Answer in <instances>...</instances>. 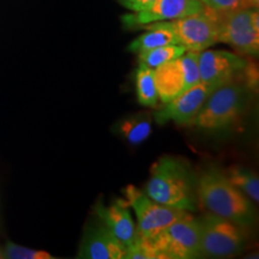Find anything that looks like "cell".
<instances>
[{
  "label": "cell",
  "mask_w": 259,
  "mask_h": 259,
  "mask_svg": "<svg viewBox=\"0 0 259 259\" xmlns=\"http://www.w3.org/2000/svg\"><path fill=\"white\" fill-rule=\"evenodd\" d=\"M144 193L163 205L194 211L198 205L197 177L183 158L163 156L155 162Z\"/></svg>",
  "instance_id": "cell-1"
},
{
  "label": "cell",
  "mask_w": 259,
  "mask_h": 259,
  "mask_svg": "<svg viewBox=\"0 0 259 259\" xmlns=\"http://www.w3.org/2000/svg\"><path fill=\"white\" fill-rule=\"evenodd\" d=\"M198 204L208 212L242 227L253 225L257 219L254 203L236 189L219 168L205 169L197 178Z\"/></svg>",
  "instance_id": "cell-2"
},
{
  "label": "cell",
  "mask_w": 259,
  "mask_h": 259,
  "mask_svg": "<svg viewBox=\"0 0 259 259\" xmlns=\"http://www.w3.org/2000/svg\"><path fill=\"white\" fill-rule=\"evenodd\" d=\"M247 101L246 87L233 80L223 84L210 93L192 125L208 132L226 131L241 118Z\"/></svg>",
  "instance_id": "cell-3"
},
{
  "label": "cell",
  "mask_w": 259,
  "mask_h": 259,
  "mask_svg": "<svg viewBox=\"0 0 259 259\" xmlns=\"http://www.w3.org/2000/svg\"><path fill=\"white\" fill-rule=\"evenodd\" d=\"M198 220L202 257L231 258L242 251L246 242L245 227L211 212L204 213Z\"/></svg>",
  "instance_id": "cell-4"
},
{
  "label": "cell",
  "mask_w": 259,
  "mask_h": 259,
  "mask_svg": "<svg viewBox=\"0 0 259 259\" xmlns=\"http://www.w3.org/2000/svg\"><path fill=\"white\" fill-rule=\"evenodd\" d=\"M124 197L130 208L134 209L138 235L145 240H151L171 223L191 215L190 211L157 203L134 185L125 187Z\"/></svg>",
  "instance_id": "cell-5"
},
{
  "label": "cell",
  "mask_w": 259,
  "mask_h": 259,
  "mask_svg": "<svg viewBox=\"0 0 259 259\" xmlns=\"http://www.w3.org/2000/svg\"><path fill=\"white\" fill-rule=\"evenodd\" d=\"M157 259H196L200 251L199 220L192 215L176 221L149 240Z\"/></svg>",
  "instance_id": "cell-6"
},
{
  "label": "cell",
  "mask_w": 259,
  "mask_h": 259,
  "mask_svg": "<svg viewBox=\"0 0 259 259\" xmlns=\"http://www.w3.org/2000/svg\"><path fill=\"white\" fill-rule=\"evenodd\" d=\"M218 12L219 42L227 44L245 56L259 53L258 9L245 8Z\"/></svg>",
  "instance_id": "cell-7"
},
{
  "label": "cell",
  "mask_w": 259,
  "mask_h": 259,
  "mask_svg": "<svg viewBox=\"0 0 259 259\" xmlns=\"http://www.w3.org/2000/svg\"><path fill=\"white\" fill-rule=\"evenodd\" d=\"M155 23L169 29L177 37L178 44L187 51L202 52L219 44L218 12L208 6L185 17Z\"/></svg>",
  "instance_id": "cell-8"
},
{
  "label": "cell",
  "mask_w": 259,
  "mask_h": 259,
  "mask_svg": "<svg viewBox=\"0 0 259 259\" xmlns=\"http://www.w3.org/2000/svg\"><path fill=\"white\" fill-rule=\"evenodd\" d=\"M199 52L187 51L183 56L154 69L158 97L163 103L199 83Z\"/></svg>",
  "instance_id": "cell-9"
},
{
  "label": "cell",
  "mask_w": 259,
  "mask_h": 259,
  "mask_svg": "<svg viewBox=\"0 0 259 259\" xmlns=\"http://www.w3.org/2000/svg\"><path fill=\"white\" fill-rule=\"evenodd\" d=\"M247 67V61L238 54L227 51L204 50L199 52V82L208 84L212 89L232 82L238 73Z\"/></svg>",
  "instance_id": "cell-10"
},
{
  "label": "cell",
  "mask_w": 259,
  "mask_h": 259,
  "mask_svg": "<svg viewBox=\"0 0 259 259\" xmlns=\"http://www.w3.org/2000/svg\"><path fill=\"white\" fill-rule=\"evenodd\" d=\"M212 90L211 87L205 83L194 84L169 102L164 103L163 108L155 113V120L160 124L174 121L179 125H192Z\"/></svg>",
  "instance_id": "cell-11"
},
{
  "label": "cell",
  "mask_w": 259,
  "mask_h": 259,
  "mask_svg": "<svg viewBox=\"0 0 259 259\" xmlns=\"http://www.w3.org/2000/svg\"><path fill=\"white\" fill-rule=\"evenodd\" d=\"M205 8L200 0H155L143 11L134 12L122 17L126 27H144L155 22L171 21L196 14Z\"/></svg>",
  "instance_id": "cell-12"
},
{
  "label": "cell",
  "mask_w": 259,
  "mask_h": 259,
  "mask_svg": "<svg viewBox=\"0 0 259 259\" xmlns=\"http://www.w3.org/2000/svg\"><path fill=\"white\" fill-rule=\"evenodd\" d=\"M125 252V245L100 221L85 228L77 258L124 259Z\"/></svg>",
  "instance_id": "cell-13"
},
{
  "label": "cell",
  "mask_w": 259,
  "mask_h": 259,
  "mask_svg": "<svg viewBox=\"0 0 259 259\" xmlns=\"http://www.w3.org/2000/svg\"><path fill=\"white\" fill-rule=\"evenodd\" d=\"M94 212L100 221L125 245V247L134 244L138 238L137 225L132 218L126 199H115L109 205L99 202L94 208Z\"/></svg>",
  "instance_id": "cell-14"
},
{
  "label": "cell",
  "mask_w": 259,
  "mask_h": 259,
  "mask_svg": "<svg viewBox=\"0 0 259 259\" xmlns=\"http://www.w3.org/2000/svg\"><path fill=\"white\" fill-rule=\"evenodd\" d=\"M143 28L147 29L148 31L130 44L128 51L132 53L139 54L142 52L161 46H167V45H179L173 32L158 23L147 24Z\"/></svg>",
  "instance_id": "cell-15"
},
{
  "label": "cell",
  "mask_w": 259,
  "mask_h": 259,
  "mask_svg": "<svg viewBox=\"0 0 259 259\" xmlns=\"http://www.w3.org/2000/svg\"><path fill=\"white\" fill-rule=\"evenodd\" d=\"M153 119L149 113H137L122 119L118 124L116 131L130 144L138 145L143 143L151 135Z\"/></svg>",
  "instance_id": "cell-16"
},
{
  "label": "cell",
  "mask_w": 259,
  "mask_h": 259,
  "mask_svg": "<svg viewBox=\"0 0 259 259\" xmlns=\"http://www.w3.org/2000/svg\"><path fill=\"white\" fill-rule=\"evenodd\" d=\"M136 94L142 106L156 107L158 94L155 83L154 69L148 65L139 63L136 71Z\"/></svg>",
  "instance_id": "cell-17"
},
{
  "label": "cell",
  "mask_w": 259,
  "mask_h": 259,
  "mask_svg": "<svg viewBox=\"0 0 259 259\" xmlns=\"http://www.w3.org/2000/svg\"><path fill=\"white\" fill-rule=\"evenodd\" d=\"M229 181L247 198L257 204L259 200V179L254 171L245 167H232L226 174Z\"/></svg>",
  "instance_id": "cell-18"
},
{
  "label": "cell",
  "mask_w": 259,
  "mask_h": 259,
  "mask_svg": "<svg viewBox=\"0 0 259 259\" xmlns=\"http://www.w3.org/2000/svg\"><path fill=\"white\" fill-rule=\"evenodd\" d=\"M185 52H187V50L181 45H167V46H161L142 52L138 54V58L139 63L148 65L151 69H156L160 65L183 56Z\"/></svg>",
  "instance_id": "cell-19"
},
{
  "label": "cell",
  "mask_w": 259,
  "mask_h": 259,
  "mask_svg": "<svg viewBox=\"0 0 259 259\" xmlns=\"http://www.w3.org/2000/svg\"><path fill=\"white\" fill-rule=\"evenodd\" d=\"M4 257L10 259H53L54 257L46 251L31 250V248L23 247V246L14 244V242H6Z\"/></svg>",
  "instance_id": "cell-20"
},
{
  "label": "cell",
  "mask_w": 259,
  "mask_h": 259,
  "mask_svg": "<svg viewBox=\"0 0 259 259\" xmlns=\"http://www.w3.org/2000/svg\"><path fill=\"white\" fill-rule=\"evenodd\" d=\"M124 259H157L149 240L141 238L136 239L132 245L126 247Z\"/></svg>",
  "instance_id": "cell-21"
},
{
  "label": "cell",
  "mask_w": 259,
  "mask_h": 259,
  "mask_svg": "<svg viewBox=\"0 0 259 259\" xmlns=\"http://www.w3.org/2000/svg\"><path fill=\"white\" fill-rule=\"evenodd\" d=\"M205 6L219 12L252 8L248 0H205Z\"/></svg>",
  "instance_id": "cell-22"
},
{
  "label": "cell",
  "mask_w": 259,
  "mask_h": 259,
  "mask_svg": "<svg viewBox=\"0 0 259 259\" xmlns=\"http://www.w3.org/2000/svg\"><path fill=\"white\" fill-rule=\"evenodd\" d=\"M155 0H119L120 5L132 12H139L148 9Z\"/></svg>",
  "instance_id": "cell-23"
},
{
  "label": "cell",
  "mask_w": 259,
  "mask_h": 259,
  "mask_svg": "<svg viewBox=\"0 0 259 259\" xmlns=\"http://www.w3.org/2000/svg\"><path fill=\"white\" fill-rule=\"evenodd\" d=\"M248 2H250V4H251L252 8H254V9H258V5H259V0H248Z\"/></svg>",
  "instance_id": "cell-24"
},
{
  "label": "cell",
  "mask_w": 259,
  "mask_h": 259,
  "mask_svg": "<svg viewBox=\"0 0 259 259\" xmlns=\"http://www.w3.org/2000/svg\"><path fill=\"white\" fill-rule=\"evenodd\" d=\"M3 258H5L4 257V252H3L2 248H0V259H3Z\"/></svg>",
  "instance_id": "cell-25"
},
{
  "label": "cell",
  "mask_w": 259,
  "mask_h": 259,
  "mask_svg": "<svg viewBox=\"0 0 259 259\" xmlns=\"http://www.w3.org/2000/svg\"><path fill=\"white\" fill-rule=\"evenodd\" d=\"M200 2H202V3H203V4H204V5H205V0H200Z\"/></svg>",
  "instance_id": "cell-26"
}]
</instances>
